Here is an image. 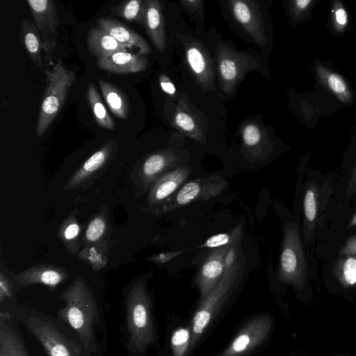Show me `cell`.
<instances>
[{"label": "cell", "instance_id": "1", "mask_svg": "<svg viewBox=\"0 0 356 356\" xmlns=\"http://www.w3.org/2000/svg\"><path fill=\"white\" fill-rule=\"evenodd\" d=\"M59 299L65 305L57 312L58 318L79 336L90 354L97 349L95 327L100 321L97 305L91 288L81 277H75Z\"/></svg>", "mask_w": 356, "mask_h": 356}, {"label": "cell", "instance_id": "2", "mask_svg": "<svg viewBox=\"0 0 356 356\" xmlns=\"http://www.w3.org/2000/svg\"><path fill=\"white\" fill-rule=\"evenodd\" d=\"M240 244L229 246L222 276L207 298L197 306L189 323L192 333L191 351L222 312L240 283L244 270V263L240 256Z\"/></svg>", "mask_w": 356, "mask_h": 356}, {"label": "cell", "instance_id": "3", "mask_svg": "<svg viewBox=\"0 0 356 356\" xmlns=\"http://www.w3.org/2000/svg\"><path fill=\"white\" fill-rule=\"evenodd\" d=\"M127 349L131 356H146L156 346L158 337L152 298L142 281L135 282L125 296Z\"/></svg>", "mask_w": 356, "mask_h": 356}, {"label": "cell", "instance_id": "4", "mask_svg": "<svg viewBox=\"0 0 356 356\" xmlns=\"http://www.w3.org/2000/svg\"><path fill=\"white\" fill-rule=\"evenodd\" d=\"M15 314L40 343L48 356H90L81 341L67 332L59 318L24 308L17 309Z\"/></svg>", "mask_w": 356, "mask_h": 356}, {"label": "cell", "instance_id": "5", "mask_svg": "<svg viewBox=\"0 0 356 356\" xmlns=\"http://www.w3.org/2000/svg\"><path fill=\"white\" fill-rule=\"evenodd\" d=\"M47 87L39 111L36 135L42 136L57 116L75 81L74 72L58 60L51 70L44 71Z\"/></svg>", "mask_w": 356, "mask_h": 356}, {"label": "cell", "instance_id": "6", "mask_svg": "<svg viewBox=\"0 0 356 356\" xmlns=\"http://www.w3.org/2000/svg\"><path fill=\"white\" fill-rule=\"evenodd\" d=\"M307 262L296 223L289 222L284 229L280 257L279 278L301 289L307 277Z\"/></svg>", "mask_w": 356, "mask_h": 356}, {"label": "cell", "instance_id": "7", "mask_svg": "<svg viewBox=\"0 0 356 356\" xmlns=\"http://www.w3.org/2000/svg\"><path fill=\"white\" fill-rule=\"evenodd\" d=\"M226 186V181L218 175L191 180L184 183L152 213L161 215L195 201L211 199L221 193Z\"/></svg>", "mask_w": 356, "mask_h": 356}, {"label": "cell", "instance_id": "8", "mask_svg": "<svg viewBox=\"0 0 356 356\" xmlns=\"http://www.w3.org/2000/svg\"><path fill=\"white\" fill-rule=\"evenodd\" d=\"M216 55L219 81L227 95H233L246 73L259 68L254 57L237 52L226 44H218Z\"/></svg>", "mask_w": 356, "mask_h": 356}, {"label": "cell", "instance_id": "9", "mask_svg": "<svg viewBox=\"0 0 356 356\" xmlns=\"http://www.w3.org/2000/svg\"><path fill=\"white\" fill-rule=\"evenodd\" d=\"M272 327L273 321L268 314H259L250 318L218 356L248 355L264 343Z\"/></svg>", "mask_w": 356, "mask_h": 356}, {"label": "cell", "instance_id": "10", "mask_svg": "<svg viewBox=\"0 0 356 356\" xmlns=\"http://www.w3.org/2000/svg\"><path fill=\"white\" fill-rule=\"evenodd\" d=\"M177 157L172 149L156 152L146 156L133 170L135 197H140L163 175L175 168Z\"/></svg>", "mask_w": 356, "mask_h": 356}, {"label": "cell", "instance_id": "11", "mask_svg": "<svg viewBox=\"0 0 356 356\" xmlns=\"http://www.w3.org/2000/svg\"><path fill=\"white\" fill-rule=\"evenodd\" d=\"M185 51L186 63L202 91L213 89L214 72L209 53L197 39L188 35L179 36Z\"/></svg>", "mask_w": 356, "mask_h": 356}, {"label": "cell", "instance_id": "12", "mask_svg": "<svg viewBox=\"0 0 356 356\" xmlns=\"http://www.w3.org/2000/svg\"><path fill=\"white\" fill-rule=\"evenodd\" d=\"M27 3L40 33L46 58L50 60L57 45V33L60 24L57 7L51 0H28Z\"/></svg>", "mask_w": 356, "mask_h": 356}, {"label": "cell", "instance_id": "13", "mask_svg": "<svg viewBox=\"0 0 356 356\" xmlns=\"http://www.w3.org/2000/svg\"><path fill=\"white\" fill-rule=\"evenodd\" d=\"M114 151V140L106 141L71 175L64 189L70 191L88 186L106 170Z\"/></svg>", "mask_w": 356, "mask_h": 356}, {"label": "cell", "instance_id": "14", "mask_svg": "<svg viewBox=\"0 0 356 356\" xmlns=\"http://www.w3.org/2000/svg\"><path fill=\"white\" fill-rule=\"evenodd\" d=\"M70 277L67 269L50 264L33 266L12 275L15 289H22L33 284H43L54 291Z\"/></svg>", "mask_w": 356, "mask_h": 356}, {"label": "cell", "instance_id": "15", "mask_svg": "<svg viewBox=\"0 0 356 356\" xmlns=\"http://www.w3.org/2000/svg\"><path fill=\"white\" fill-rule=\"evenodd\" d=\"M229 246L212 248L204 259L196 276L195 282L202 302L216 285L225 269V257Z\"/></svg>", "mask_w": 356, "mask_h": 356}, {"label": "cell", "instance_id": "16", "mask_svg": "<svg viewBox=\"0 0 356 356\" xmlns=\"http://www.w3.org/2000/svg\"><path fill=\"white\" fill-rule=\"evenodd\" d=\"M191 174L188 166H178L161 177L149 189L147 209L154 211L170 197Z\"/></svg>", "mask_w": 356, "mask_h": 356}, {"label": "cell", "instance_id": "17", "mask_svg": "<svg viewBox=\"0 0 356 356\" xmlns=\"http://www.w3.org/2000/svg\"><path fill=\"white\" fill-rule=\"evenodd\" d=\"M229 3L234 18L248 34L260 46L265 45L267 37L263 17L255 2L234 0Z\"/></svg>", "mask_w": 356, "mask_h": 356}, {"label": "cell", "instance_id": "18", "mask_svg": "<svg viewBox=\"0 0 356 356\" xmlns=\"http://www.w3.org/2000/svg\"><path fill=\"white\" fill-rule=\"evenodd\" d=\"M16 319L9 312H0V356H31Z\"/></svg>", "mask_w": 356, "mask_h": 356}, {"label": "cell", "instance_id": "19", "mask_svg": "<svg viewBox=\"0 0 356 356\" xmlns=\"http://www.w3.org/2000/svg\"><path fill=\"white\" fill-rule=\"evenodd\" d=\"M97 66L115 74H131L145 70L147 59L144 55L129 51H120L97 59Z\"/></svg>", "mask_w": 356, "mask_h": 356}, {"label": "cell", "instance_id": "20", "mask_svg": "<svg viewBox=\"0 0 356 356\" xmlns=\"http://www.w3.org/2000/svg\"><path fill=\"white\" fill-rule=\"evenodd\" d=\"M97 24L127 48L135 47L143 55L151 52V48L145 39L122 23L111 18H99Z\"/></svg>", "mask_w": 356, "mask_h": 356}, {"label": "cell", "instance_id": "21", "mask_svg": "<svg viewBox=\"0 0 356 356\" xmlns=\"http://www.w3.org/2000/svg\"><path fill=\"white\" fill-rule=\"evenodd\" d=\"M143 24L154 47L164 51L166 44L165 19L159 1H145Z\"/></svg>", "mask_w": 356, "mask_h": 356}, {"label": "cell", "instance_id": "22", "mask_svg": "<svg viewBox=\"0 0 356 356\" xmlns=\"http://www.w3.org/2000/svg\"><path fill=\"white\" fill-rule=\"evenodd\" d=\"M108 214V207L104 206L90 219L83 238L85 245L108 243L111 232Z\"/></svg>", "mask_w": 356, "mask_h": 356}, {"label": "cell", "instance_id": "23", "mask_svg": "<svg viewBox=\"0 0 356 356\" xmlns=\"http://www.w3.org/2000/svg\"><path fill=\"white\" fill-rule=\"evenodd\" d=\"M86 40L88 51L98 59L120 51H127L126 47L98 26L90 29Z\"/></svg>", "mask_w": 356, "mask_h": 356}, {"label": "cell", "instance_id": "24", "mask_svg": "<svg viewBox=\"0 0 356 356\" xmlns=\"http://www.w3.org/2000/svg\"><path fill=\"white\" fill-rule=\"evenodd\" d=\"M186 106L184 104V99L179 100L173 116L174 125L187 136L200 143H204L200 121Z\"/></svg>", "mask_w": 356, "mask_h": 356}, {"label": "cell", "instance_id": "25", "mask_svg": "<svg viewBox=\"0 0 356 356\" xmlns=\"http://www.w3.org/2000/svg\"><path fill=\"white\" fill-rule=\"evenodd\" d=\"M102 96L111 113L118 118L127 120L130 104L124 93L118 87L102 79H97Z\"/></svg>", "mask_w": 356, "mask_h": 356}, {"label": "cell", "instance_id": "26", "mask_svg": "<svg viewBox=\"0 0 356 356\" xmlns=\"http://www.w3.org/2000/svg\"><path fill=\"white\" fill-rule=\"evenodd\" d=\"M21 38L23 45L32 61L38 67H42V40L35 23L28 18H24L22 21Z\"/></svg>", "mask_w": 356, "mask_h": 356}, {"label": "cell", "instance_id": "27", "mask_svg": "<svg viewBox=\"0 0 356 356\" xmlns=\"http://www.w3.org/2000/svg\"><path fill=\"white\" fill-rule=\"evenodd\" d=\"M82 226L79 224L74 212H72L60 225L57 236L65 250L73 255L79 254L80 248L79 239Z\"/></svg>", "mask_w": 356, "mask_h": 356}, {"label": "cell", "instance_id": "28", "mask_svg": "<svg viewBox=\"0 0 356 356\" xmlns=\"http://www.w3.org/2000/svg\"><path fill=\"white\" fill-rule=\"evenodd\" d=\"M87 97L94 119L97 124L106 129L115 130L114 121L107 111L92 82H90L88 85Z\"/></svg>", "mask_w": 356, "mask_h": 356}, {"label": "cell", "instance_id": "29", "mask_svg": "<svg viewBox=\"0 0 356 356\" xmlns=\"http://www.w3.org/2000/svg\"><path fill=\"white\" fill-rule=\"evenodd\" d=\"M319 204V191L317 186L310 184L305 192L304 197V214H305V233L309 234V238L312 236L316 224Z\"/></svg>", "mask_w": 356, "mask_h": 356}, {"label": "cell", "instance_id": "30", "mask_svg": "<svg viewBox=\"0 0 356 356\" xmlns=\"http://www.w3.org/2000/svg\"><path fill=\"white\" fill-rule=\"evenodd\" d=\"M108 243L84 245L77 257L90 265L93 270H99L107 263Z\"/></svg>", "mask_w": 356, "mask_h": 356}, {"label": "cell", "instance_id": "31", "mask_svg": "<svg viewBox=\"0 0 356 356\" xmlns=\"http://www.w3.org/2000/svg\"><path fill=\"white\" fill-rule=\"evenodd\" d=\"M191 337L189 324L175 327L170 336L171 356H188L191 353Z\"/></svg>", "mask_w": 356, "mask_h": 356}, {"label": "cell", "instance_id": "32", "mask_svg": "<svg viewBox=\"0 0 356 356\" xmlns=\"http://www.w3.org/2000/svg\"><path fill=\"white\" fill-rule=\"evenodd\" d=\"M333 273L344 286L356 285V256L339 257L334 264Z\"/></svg>", "mask_w": 356, "mask_h": 356}, {"label": "cell", "instance_id": "33", "mask_svg": "<svg viewBox=\"0 0 356 356\" xmlns=\"http://www.w3.org/2000/svg\"><path fill=\"white\" fill-rule=\"evenodd\" d=\"M144 4L143 0L126 1L112 8V12L127 21L143 24Z\"/></svg>", "mask_w": 356, "mask_h": 356}, {"label": "cell", "instance_id": "34", "mask_svg": "<svg viewBox=\"0 0 356 356\" xmlns=\"http://www.w3.org/2000/svg\"><path fill=\"white\" fill-rule=\"evenodd\" d=\"M243 144L250 152H259L267 143L263 129L254 123L246 124L242 131Z\"/></svg>", "mask_w": 356, "mask_h": 356}, {"label": "cell", "instance_id": "35", "mask_svg": "<svg viewBox=\"0 0 356 356\" xmlns=\"http://www.w3.org/2000/svg\"><path fill=\"white\" fill-rule=\"evenodd\" d=\"M242 238V226L238 225L232 231L218 234L209 237L200 247L211 249L223 246H231L241 243Z\"/></svg>", "mask_w": 356, "mask_h": 356}, {"label": "cell", "instance_id": "36", "mask_svg": "<svg viewBox=\"0 0 356 356\" xmlns=\"http://www.w3.org/2000/svg\"><path fill=\"white\" fill-rule=\"evenodd\" d=\"M15 289L12 278L6 276L2 270L0 272V305L1 306L6 299L11 298Z\"/></svg>", "mask_w": 356, "mask_h": 356}, {"label": "cell", "instance_id": "37", "mask_svg": "<svg viewBox=\"0 0 356 356\" xmlns=\"http://www.w3.org/2000/svg\"><path fill=\"white\" fill-rule=\"evenodd\" d=\"M186 10L191 14L202 17L204 2L201 0L181 1H180Z\"/></svg>", "mask_w": 356, "mask_h": 356}, {"label": "cell", "instance_id": "38", "mask_svg": "<svg viewBox=\"0 0 356 356\" xmlns=\"http://www.w3.org/2000/svg\"><path fill=\"white\" fill-rule=\"evenodd\" d=\"M330 88L336 93H343L346 90V84L342 78L337 74H331L327 79Z\"/></svg>", "mask_w": 356, "mask_h": 356}, {"label": "cell", "instance_id": "39", "mask_svg": "<svg viewBox=\"0 0 356 356\" xmlns=\"http://www.w3.org/2000/svg\"><path fill=\"white\" fill-rule=\"evenodd\" d=\"M341 257L356 256V235L352 236L339 251Z\"/></svg>", "mask_w": 356, "mask_h": 356}, {"label": "cell", "instance_id": "40", "mask_svg": "<svg viewBox=\"0 0 356 356\" xmlns=\"http://www.w3.org/2000/svg\"><path fill=\"white\" fill-rule=\"evenodd\" d=\"M159 83L163 92L170 96L175 95L176 88L168 76L165 74H161L159 76Z\"/></svg>", "mask_w": 356, "mask_h": 356}, {"label": "cell", "instance_id": "41", "mask_svg": "<svg viewBox=\"0 0 356 356\" xmlns=\"http://www.w3.org/2000/svg\"><path fill=\"white\" fill-rule=\"evenodd\" d=\"M179 252H168V253H161L159 254L154 255L148 259H146L147 260L155 262V263H159V264H163L165 263L172 259H173L177 255L179 254Z\"/></svg>", "mask_w": 356, "mask_h": 356}, {"label": "cell", "instance_id": "42", "mask_svg": "<svg viewBox=\"0 0 356 356\" xmlns=\"http://www.w3.org/2000/svg\"><path fill=\"white\" fill-rule=\"evenodd\" d=\"M336 19L339 24L343 25L346 22L347 15L343 8H340L336 12Z\"/></svg>", "mask_w": 356, "mask_h": 356}, {"label": "cell", "instance_id": "43", "mask_svg": "<svg viewBox=\"0 0 356 356\" xmlns=\"http://www.w3.org/2000/svg\"><path fill=\"white\" fill-rule=\"evenodd\" d=\"M310 2V0H297L295 1V3L298 8L304 9L309 5Z\"/></svg>", "mask_w": 356, "mask_h": 356}, {"label": "cell", "instance_id": "44", "mask_svg": "<svg viewBox=\"0 0 356 356\" xmlns=\"http://www.w3.org/2000/svg\"><path fill=\"white\" fill-rule=\"evenodd\" d=\"M356 225V213L351 218L350 223L348 225V227H352L353 226Z\"/></svg>", "mask_w": 356, "mask_h": 356}]
</instances>
